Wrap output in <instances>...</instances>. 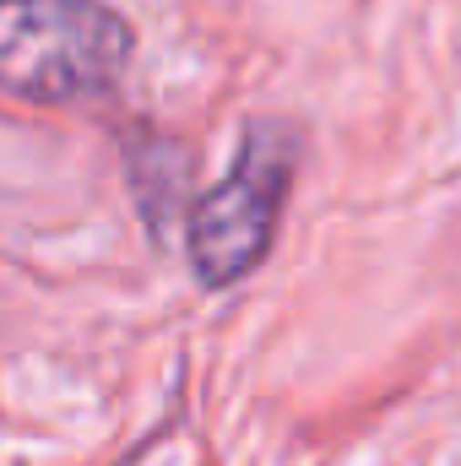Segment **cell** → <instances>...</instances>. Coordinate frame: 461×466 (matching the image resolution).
Masks as SVG:
<instances>
[{
    "instance_id": "1",
    "label": "cell",
    "mask_w": 461,
    "mask_h": 466,
    "mask_svg": "<svg viewBox=\"0 0 461 466\" xmlns=\"http://www.w3.org/2000/svg\"><path fill=\"white\" fill-rule=\"evenodd\" d=\"M136 33L104 0H0V93L44 109L93 104L130 66Z\"/></svg>"
},
{
    "instance_id": "2",
    "label": "cell",
    "mask_w": 461,
    "mask_h": 466,
    "mask_svg": "<svg viewBox=\"0 0 461 466\" xmlns=\"http://www.w3.org/2000/svg\"><path fill=\"white\" fill-rule=\"evenodd\" d=\"M293 163H299V141L288 125L277 119L244 125L233 168L190 207L185 233H190V271L201 288L223 293L271 255L288 185H293Z\"/></svg>"
}]
</instances>
